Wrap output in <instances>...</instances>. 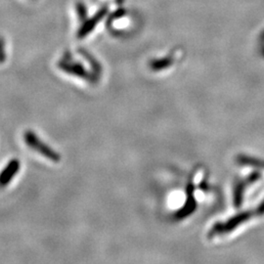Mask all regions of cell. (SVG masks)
<instances>
[{"mask_svg":"<svg viewBox=\"0 0 264 264\" xmlns=\"http://www.w3.org/2000/svg\"><path fill=\"white\" fill-rule=\"evenodd\" d=\"M60 68L68 74L77 75V76L83 77L85 79H91L89 74L85 71V68L79 64L65 63L64 62V63L60 64Z\"/></svg>","mask_w":264,"mask_h":264,"instance_id":"cell-4","label":"cell"},{"mask_svg":"<svg viewBox=\"0 0 264 264\" xmlns=\"http://www.w3.org/2000/svg\"><path fill=\"white\" fill-rule=\"evenodd\" d=\"M24 140L30 148L39 153L43 157L49 158L55 163H58L61 159L60 154L50 148L47 144H45L32 130H27L24 133Z\"/></svg>","mask_w":264,"mask_h":264,"instance_id":"cell-1","label":"cell"},{"mask_svg":"<svg viewBox=\"0 0 264 264\" xmlns=\"http://www.w3.org/2000/svg\"><path fill=\"white\" fill-rule=\"evenodd\" d=\"M105 15L106 10L103 9V10L100 11L99 13H97L95 16H94L93 18H91L89 21L85 23V24L83 25V27L80 28V30H79V32H78V34H77L78 38H84L87 34H89L90 32H92L93 29L97 26V24L99 23V21H100Z\"/></svg>","mask_w":264,"mask_h":264,"instance_id":"cell-3","label":"cell"},{"mask_svg":"<svg viewBox=\"0 0 264 264\" xmlns=\"http://www.w3.org/2000/svg\"><path fill=\"white\" fill-rule=\"evenodd\" d=\"M21 168V163L17 158H13L7 164V166L0 172V186L5 187L14 178V176L19 172Z\"/></svg>","mask_w":264,"mask_h":264,"instance_id":"cell-2","label":"cell"}]
</instances>
